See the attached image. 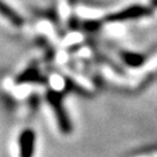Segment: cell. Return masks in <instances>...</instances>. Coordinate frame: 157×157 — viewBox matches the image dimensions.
<instances>
[{"label": "cell", "mask_w": 157, "mask_h": 157, "mask_svg": "<svg viewBox=\"0 0 157 157\" xmlns=\"http://www.w3.org/2000/svg\"><path fill=\"white\" fill-rule=\"evenodd\" d=\"M0 13L2 14H4L9 20H11L13 22H19V17H17V15L14 13V11H11L4 3H0Z\"/></svg>", "instance_id": "cell-1"}]
</instances>
